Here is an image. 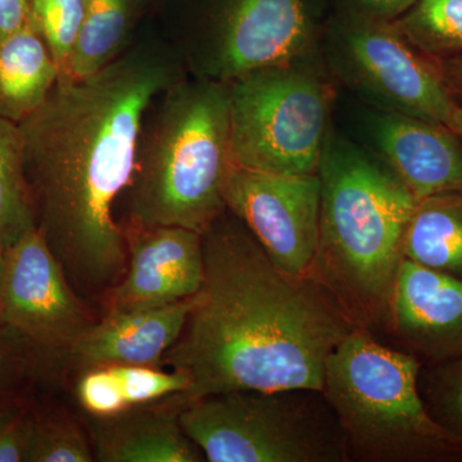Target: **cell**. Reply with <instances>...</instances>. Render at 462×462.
<instances>
[{
  "label": "cell",
  "instance_id": "6da1fadb",
  "mask_svg": "<svg viewBox=\"0 0 462 462\" xmlns=\"http://www.w3.org/2000/svg\"><path fill=\"white\" fill-rule=\"evenodd\" d=\"M171 81L163 58L130 53L83 80L60 79L18 123L36 227L83 291L123 278L127 242L115 203L132 184L148 109Z\"/></svg>",
  "mask_w": 462,
  "mask_h": 462
},
{
  "label": "cell",
  "instance_id": "7a4b0ae2",
  "mask_svg": "<svg viewBox=\"0 0 462 462\" xmlns=\"http://www.w3.org/2000/svg\"><path fill=\"white\" fill-rule=\"evenodd\" d=\"M205 278L162 364L184 374L180 401L233 391L324 387L331 352L358 328L311 276L273 263L226 209L202 234Z\"/></svg>",
  "mask_w": 462,
  "mask_h": 462
},
{
  "label": "cell",
  "instance_id": "3957f363",
  "mask_svg": "<svg viewBox=\"0 0 462 462\" xmlns=\"http://www.w3.org/2000/svg\"><path fill=\"white\" fill-rule=\"evenodd\" d=\"M318 175L320 229L309 275L358 327L387 329L404 233L418 199L383 161L328 138Z\"/></svg>",
  "mask_w": 462,
  "mask_h": 462
},
{
  "label": "cell",
  "instance_id": "277c9868",
  "mask_svg": "<svg viewBox=\"0 0 462 462\" xmlns=\"http://www.w3.org/2000/svg\"><path fill=\"white\" fill-rule=\"evenodd\" d=\"M233 167L227 87L200 83L170 90L139 147L129 187L134 223L141 229L205 233L226 209Z\"/></svg>",
  "mask_w": 462,
  "mask_h": 462
},
{
  "label": "cell",
  "instance_id": "5b68a950",
  "mask_svg": "<svg viewBox=\"0 0 462 462\" xmlns=\"http://www.w3.org/2000/svg\"><path fill=\"white\" fill-rule=\"evenodd\" d=\"M421 366L361 327L331 352L322 392L345 434L348 462L462 461V447L425 409Z\"/></svg>",
  "mask_w": 462,
  "mask_h": 462
},
{
  "label": "cell",
  "instance_id": "8992f818",
  "mask_svg": "<svg viewBox=\"0 0 462 462\" xmlns=\"http://www.w3.org/2000/svg\"><path fill=\"white\" fill-rule=\"evenodd\" d=\"M179 420L209 462H348L345 434L320 389L180 401Z\"/></svg>",
  "mask_w": 462,
  "mask_h": 462
},
{
  "label": "cell",
  "instance_id": "52a82bcc",
  "mask_svg": "<svg viewBox=\"0 0 462 462\" xmlns=\"http://www.w3.org/2000/svg\"><path fill=\"white\" fill-rule=\"evenodd\" d=\"M227 91L234 165L282 175L318 173L329 118L327 85L282 67L234 79Z\"/></svg>",
  "mask_w": 462,
  "mask_h": 462
},
{
  "label": "cell",
  "instance_id": "ba28073f",
  "mask_svg": "<svg viewBox=\"0 0 462 462\" xmlns=\"http://www.w3.org/2000/svg\"><path fill=\"white\" fill-rule=\"evenodd\" d=\"M224 199L273 263L291 275H309L320 229L318 173L282 175L234 165Z\"/></svg>",
  "mask_w": 462,
  "mask_h": 462
},
{
  "label": "cell",
  "instance_id": "9c48e42d",
  "mask_svg": "<svg viewBox=\"0 0 462 462\" xmlns=\"http://www.w3.org/2000/svg\"><path fill=\"white\" fill-rule=\"evenodd\" d=\"M0 321L41 354H69L89 327L65 270L38 227L5 252Z\"/></svg>",
  "mask_w": 462,
  "mask_h": 462
},
{
  "label": "cell",
  "instance_id": "30bf717a",
  "mask_svg": "<svg viewBox=\"0 0 462 462\" xmlns=\"http://www.w3.org/2000/svg\"><path fill=\"white\" fill-rule=\"evenodd\" d=\"M349 62L365 84L393 111L448 127L456 103L434 62L425 60L398 29L356 27L346 33Z\"/></svg>",
  "mask_w": 462,
  "mask_h": 462
},
{
  "label": "cell",
  "instance_id": "8fae6325",
  "mask_svg": "<svg viewBox=\"0 0 462 462\" xmlns=\"http://www.w3.org/2000/svg\"><path fill=\"white\" fill-rule=\"evenodd\" d=\"M124 278L111 289L109 311L152 309L199 293L205 278L202 234L180 226L144 227L127 238Z\"/></svg>",
  "mask_w": 462,
  "mask_h": 462
},
{
  "label": "cell",
  "instance_id": "7c38bea8",
  "mask_svg": "<svg viewBox=\"0 0 462 462\" xmlns=\"http://www.w3.org/2000/svg\"><path fill=\"white\" fill-rule=\"evenodd\" d=\"M387 329L422 365L462 358V279L403 258Z\"/></svg>",
  "mask_w": 462,
  "mask_h": 462
},
{
  "label": "cell",
  "instance_id": "4fadbf2b",
  "mask_svg": "<svg viewBox=\"0 0 462 462\" xmlns=\"http://www.w3.org/2000/svg\"><path fill=\"white\" fill-rule=\"evenodd\" d=\"M302 0H238L231 11L218 66L226 80L291 67L310 41Z\"/></svg>",
  "mask_w": 462,
  "mask_h": 462
},
{
  "label": "cell",
  "instance_id": "5bb4252c",
  "mask_svg": "<svg viewBox=\"0 0 462 462\" xmlns=\"http://www.w3.org/2000/svg\"><path fill=\"white\" fill-rule=\"evenodd\" d=\"M380 157L416 199L462 193V143L448 127L391 112L375 124Z\"/></svg>",
  "mask_w": 462,
  "mask_h": 462
},
{
  "label": "cell",
  "instance_id": "9a60e30c",
  "mask_svg": "<svg viewBox=\"0 0 462 462\" xmlns=\"http://www.w3.org/2000/svg\"><path fill=\"white\" fill-rule=\"evenodd\" d=\"M194 296L152 309L109 311L98 324L88 327L67 355L84 369L111 365L160 366L180 338Z\"/></svg>",
  "mask_w": 462,
  "mask_h": 462
},
{
  "label": "cell",
  "instance_id": "2e32d148",
  "mask_svg": "<svg viewBox=\"0 0 462 462\" xmlns=\"http://www.w3.org/2000/svg\"><path fill=\"white\" fill-rule=\"evenodd\" d=\"M176 410L135 407L91 422L94 456L102 462H199L202 451L185 434Z\"/></svg>",
  "mask_w": 462,
  "mask_h": 462
},
{
  "label": "cell",
  "instance_id": "e0dca14e",
  "mask_svg": "<svg viewBox=\"0 0 462 462\" xmlns=\"http://www.w3.org/2000/svg\"><path fill=\"white\" fill-rule=\"evenodd\" d=\"M60 79V67L32 23L0 39V115L17 124L25 120Z\"/></svg>",
  "mask_w": 462,
  "mask_h": 462
},
{
  "label": "cell",
  "instance_id": "ac0fdd59",
  "mask_svg": "<svg viewBox=\"0 0 462 462\" xmlns=\"http://www.w3.org/2000/svg\"><path fill=\"white\" fill-rule=\"evenodd\" d=\"M403 257L462 279V193L418 200L404 233Z\"/></svg>",
  "mask_w": 462,
  "mask_h": 462
},
{
  "label": "cell",
  "instance_id": "d6986e66",
  "mask_svg": "<svg viewBox=\"0 0 462 462\" xmlns=\"http://www.w3.org/2000/svg\"><path fill=\"white\" fill-rule=\"evenodd\" d=\"M130 0H85L66 79L83 80L114 60L129 26Z\"/></svg>",
  "mask_w": 462,
  "mask_h": 462
},
{
  "label": "cell",
  "instance_id": "ffe728a7",
  "mask_svg": "<svg viewBox=\"0 0 462 462\" xmlns=\"http://www.w3.org/2000/svg\"><path fill=\"white\" fill-rule=\"evenodd\" d=\"M36 227L17 123L0 115V245L5 252Z\"/></svg>",
  "mask_w": 462,
  "mask_h": 462
},
{
  "label": "cell",
  "instance_id": "44dd1931",
  "mask_svg": "<svg viewBox=\"0 0 462 462\" xmlns=\"http://www.w3.org/2000/svg\"><path fill=\"white\" fill-rule=\"evenodd\" d=\"M397 27L420 53L448 58L462 54V0H416Z\"/></svg>",
  "mask_w": 462,
  "mask_h": 462
},
{
  "label": "cell",
  "instance_id": "7402d4cb",
  "mask_svg": "<svg viewBox=\"0 0 462 462\" xmlns=\"http://www.w3.org/2000/svg\"><path fill=\"white\" fill-rule=\"evenodd\" d=\"M419 391L430 418L462 447V358L422 365Z\"/></svg>",
  "mask_w": 462,
  "mask_h": 462
},
{
  "label": "cell",
  "instance_id": "603a6c76",
  "mask_svg": "<svg viewBox=\"0 0 462 462\" xmlns=\"http://www.w3.org/2000/svg\"><path fill=\"white\" fill-rule=\"evenodd\" d=\"M30 23L41 33L60 67L69 75V58L83 20L85 0H29Z\"/></svg>",
  "mask_w": 462,
  "mask_h": 462
},
{
  "label": "cell",
  "instance_id": "cb8c5ba5",
  "mask_svg": "<svg viewBox=\"0 0 462 462\" xmlns=\"http://www.w3.org/2000/svg\"><path fill=\"white\" fill-rule=\"evenodd\" d=\"M96 460L83 431L62 416L33 415L27 462H91Z\"/></svg>",
  "mask_w": 462,
  "mask_h": 462
},
{
  "label": "cell",
  "instance_id": "d4e9b609",
  "mask_svg": "<svg viewBox=\"0 0 462 462\" xmlns=\"http://www.w3.org/2000/svg\"><path fill=\"white\" fill-rule=\"evenodd\" d=\"M121 394L130 410L148 406L166 397H181L189 389V380L184 374L158 366L141 365H111Z\"/></svg>",
  "mask_w": 462,
  "mask_h": 462
},
{
  "label": "cell",
  "instance_id": "484cf974",
  "mask_svg": "<svg viewBox=\"0 0 462 462\" xmlns=\"http://www.w3.org/2000/svg\"><path fill=\"white\" fill-rule=\"evenodd\" d=\"M38 355L35 346L0 321V406L20 400L17 391L32 375Z\"/></svg>",
  "mask_w": 462,
  "mask_h": 462
},
{
  "label": "cell",
  "instance_id": "4316f807",
  "mask_svg": "<svg viewBox=\"0 0 462 462\" xmlns=\"http://www.w3.org/2000/svg\"><path fill=\"white\" fill-rule=\"evenodd\" d=\"M76 397L91 418H112L130 410L109 366L85 369L76 384Z\"/></svg>",
  "mask_w": 462,
  "mask_h": 462
},
{
  "label": "cell",
  "instance_id": "83f0119b",
  "mask_svg": "<svg viewBox=\"0 0 462 462\" xmlns=\"http://www.w3.org/2000/svg\"><path fill=\"white\" fill-rule=\"evenodd\" d=\"M33 413L21 400L0 406V462H27Z\"/></svg>",
  "mask_w": 462,
  "mask_h": 462
},
{
  "label": "cell",
  "instance_id": "f1b7e54d",
  "mask_svg": "<svg viewBox=\"0 0 462 462\" xmlns=\"http://www.w3.org/2000/svg\"><path fill=\"white\" fill-rule=\"evenodd\" d=\"M30 23L29 0H0V39Z\"/></svg>",
  "mask_w": 462,
  "mask_h": 462
},
{
  "label": "cell",
  "instance_id": "f546056e",
  "mask_svg": "<svg viewBox=\"0 0 462 462\" xmlns=\"http://www.w3.org/2000/svg\"><path fill=\"white\" fill-rule=\"evenodd\" d=\"M438 72L451 94H462V54L434 60Z\"/></svg>",
  "mask_w": 462,
  "mask_h": 462
},
{
  "label": "cell",
  "instance_id": "4dcf8cb0",
  "mask_svg": "<svg viewBox=\"0 0 462 462\" xmlns=\"http://www.w3.org/2000/svg\"><path fill=\"white\" fill-rule=\"evenodd\" d=\"M361 2L374 14L392 18L409 11L415 5L416 0H361Z\"/></svg>",
  "mask_w": 462,
  "mask_h": 462
},
{
  "label": "cell",
  "instance_id": "1f68e13d",
  "mask_svg": "<svg viewBox=\"0 0 462 462\" xmlns=\"http://www.w3.org/2000/svg\"><path fill=\"white\" fill-rule=\"evenodd\" d=\"M448 129L460 139L462 143V106L456 105L449 120Z\"/></svg>",
  "mask_w": 462,
  "mask_h": 462
},
{
  "label": "cell",
  "instance_id": "d6a6232c",
  "mask_svg": "<svg viewBox=\"0 0 462 462\" xmlns=\"http://www.w3.org/2000/svg\"><path fill=\"white\" fill-rule=\"evenodd\" d=\"M5 251L0 245V291H2L3 279H5Z\"/></svg>",
  "mask_w": 462,
  "mask_h": 462
}]
</instances>
